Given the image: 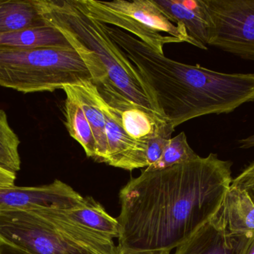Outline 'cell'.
Wrapping results in <instances>:
<instances>
[{"instance_id":"6da1fadb","label":"cell","mask_w":254,"mask_h":254,"mask_svg":"<svg viewBox=\"0 0 254 254\" xmlns=\"http://www.w3.org/2000/svg\"><path fill=\"white\" fill-rule=\"evenodd\" d=\"M232 162L216 154L155 171L120 192V250L172 251L210 222L233 181Z\"/></svg>"},{"instance_id":"7a4b0ae2","label":"cell","mask_w":254,"mask_h":254,"mask_svg":"<svg viewBox=\"0 0 254 254\" xmlns=\"http://www.w3.org/2000/svg\"><path fill=\"white\" fill-rule=\"evenodd\" d=\"M110 39L132 64L158 111L175 128L210 114H228L254 102V73H225L160 55L120 28L106 25Z\"/></svg>"},{"instance_id":"3957f363","label":"cell","mask_w":254,"mask_h":254,"mask_svg":"<svg viewBox=\"0 0 254 254\" xmlns=\"http://www.w3.org/2000/svg\"><path fill=\"white\" fill-rule=\"evenodd\" d=\"M34 1L45 21L61 31L83 58L93 83L109 81L130 101L163 116L137 70L110 39L105 24L89 16L79 0Z\"/></svg>"},{"instance_id":"277c9868","label":"cell","mask_w":254,"mask_h":254,"mask_svg":"<svg viewBox=\"0 0 254 254\" xmlns=\"http://www.w3.org/2000/svg\"><path fill=\"white\" fill-rule=\"evenodd\" d=\"M0 242L31 254H119L113 240L57 209L0 210Z\"/></svg>"},{"instance_id":"5b68a950","label":"cell","mask_w":254,"mask_h":254,"mask_svg":"<svg viewBox=\"0 0 254 254\" xmlns=\"http://www.w3.org/2000/svg\"><path fill=\"white\" fill-rule=\"evenodd\" d=\"M74 48L19 49L0 46V86L23 93L53 92L92 81Z\"/></svg>"},{"instance_id":"8992f818","label":"cell","mask_w":254,"mask_h":254,"mask_svg":"<svg viewBox=\"0 0 254 254\" xmlns=\"http://www.w3.org/2000/svg\"><path fill=\"white\" fill-rule=\"evenodd\" d=\"M79 2L94 19L129 33L160 55H164V46L168 43L185 42L201 49L185 27L176 24L155 0H79Z\"/></svg>"},{"instance_id":"52a82bcc","label":"cell","mask_w":254,"mask_h":254,"mask_svg":"<svg viewBox=\"0 0 254 254\" xmlns=\"http://www.w3.org/2000/svg\"><path fill=\"white\" fill-rule=\"evenodd\" d=\"M211 22L208 46L254 61V0H204Z\"/></svg>"},{"instance_id":"ba28073f","label":"cell","mask_w":254,"mask_h":254,"mask_svg":"<svg viewBox=\"0 0 254 254\" xmlns=\"http://www.w3.org/2000/svg\"><path fill=\"white\" fill-rule=\"evenodd\" d=\"M87 201L88 197L60 180L40 186H0V210H71Z\"/></svg>"},{"instance_id":"9c48e42d","label":"cell","mask_w":254,"mask_h":254,"mask_svg":"<svg viewBox=\"0 0 254 254\" xmlns=\"http://www.w3.org/2000/svg\"><path fill=\"white\" fill-rule=\"evenodd\" d=\"M94 85L103 99L114 110L127 134L133 140L146 144L161 133L175 131L174 127L164 116L130 101L109 81Z\"/></svg>"},{"instance_id":"30bf717a","label":"cell","mask_w":254,"mask_h":254,"mask_svg":"<svg viewBox=\"0 0 254 254\" xmlns=\"http://www.w3.org/2000/svg\"><path fill=\"white\" fill-rule=\"evenodd\" d=\"M95 95L105 119L107 140L106 164L128 171L144 167L146 168V144L133 140L127 134L114 110L103 99L97 87Z\"/></svg>"},{"instance_id":"8fae6325","label":"cell","mask_w":254,"mask_h":254,"mask_svg":"<svg viewBox=\"0 0 254 254\" xmlns=\"http://www.w3.org/2000/svg\"><path fill=\"white\" fill-rule=\"evenodd\" d=\"M212 222L232 237H252L254 234V204L243 189L231 184Z\"/></svg>"},{"instance_id":"7c38bea8","label":"cell","mask_w":254,"mask_h":254,"mask_svg":"<svg viewBox=\"0 0 254 254\" xmlns=\"http://www.w3.org/2000/svg\"><path fill=\"white\" fill-rule=\"evenodd\" d=\"M178 25H184L191 38L207 50L211 22L204 0H155Z\"/></svg>"},{"instance_id":"4fadbf2b","label":"cell","mask_w":254,"mask_h":254,"mask_svg":"<svg viewBox=\"0 0 254 254\" xmlns=\"http://www.w3.org/2000/svg\"><path fill=\"white\" fill-rule=\"evenodd\" d=\"M249 237L227 235L210 221L173 254H240Z\"/></svg>"},{"instance_id":"5bb4252c","label":"cell","mask_w":254,"mask_h":254,"mask_svg":"<svg viewBox=\"0 0 254 254\" xmlns=\"http://www.w3.org/2000/svg\"><path fill=\"white\" fill-rule=\"evenodd\" d=\"M74 97L80 103L86 115L96 142L95 161L105 163L107 158V140L105 119L97 101L96 86L92 81H84L74 85H68Z\"/></svg>"},{"instance_id":"9a60e30c","label":"cell","mask_w":254,"mask_h":254,"mask_svg":"<svg viewBox=\"0 0 254 254\" xmlns=\"http://www.w3.org/2000/svg\"><path fill=\"white\" fill-rule=\"evenodd\" d=\"M61 211L71 222L103 237L114 240L120 236L117 219L110 216L104 207L92 197H88L87 203L82 207Z\"/></svg>"},{"instance_id":"2e32d148","label":"cell","mask_w":254,"mask_h":254,"mask_svg":"<svg viewBox=\"0 0 254 254\" xmlns=\"http://www.w3.org/2000/svg\"><path fill=\"white\" fill-rule=\"evenodd\" d=\"M0 46L19 49L73 48L64 34L49 24L0 34Z\"/></svg>"},{"instance_id":"e0dca14e","label":"cell","mask_w":254,"mask_h":254,"mask_svg":"<svg viewBox=\"0 0 254 254\" xmlns=\"http://www.w3.org/2000/svg\"><path fill=\"white\" fill-rule=\"evenodd\" d=\"M65 93L64 102L65 125L73 139L78 142L88 158L96 159V142L90 124L79 101L74 97L69 86H64Z\"/></svg>"},{"instance_id":"ac0fdd59","label":"cell","mask_w":254,"mask_h":254,"mask_svg":"<svg viewBox=\"0 0 254 254\" xmlns=\"http://www.w3.org/2000/svg\"><path fill=\"white\" fill-rule=\"evenodd\" d=\"M47 24L34 0H0V34Z\"/></svg>"},{"instance_id":"d6986e66","label":"cell","mask_w":254,"mask_h":254,"mask_svg":"<svg viewBox=\"0 0 254 254\" xmlns=\"http://www.w3.org/2000/svg\"><path fill=\"white\" fill-rule=\"evenodd\" d=\"M19 144V137L10 128L7 114L0 109V169L14 174L20 170Z\"/></svg>"},{"instance_id":"ffe728a7","label":"cell","mask_w":254,"mask_h":254,"mask_svg":"<svg viewBox=\"0 0 254 254\" xmlns=\"http://www.w3.org/2000/svg\"><path fill=\"white\" fill-rule=\"evenodd\" d=\"M198 155L190 146L185 132L172 137L161 159L150 167H146L148 171L164 169L178 164L193 161Z\"/></svg>"},{"instance_id":"44dd1931","label":"cell","mask_w":254,"mask_h":254,"mask_svg":"<svg viewBox=\"0 0 254 254\" xmlns=\"http://www.w3.org/2000/svg\"><path fill=\"white\" fill-rule=\"evenodd\" d=\"M174 131H167L155 136L146 143V159L147 167L156 164L164 154Z\"/></svg>"},{"instance_id":"7402d4cb","label":"cell","mask_w":254,"mask_h":254,"mask_svg":"<svg viewBox=\"0 0 254 254\" xmlns=\"http://www.w3.org/2000/svg\"><path fill=\"white\" fill-rule=\"evenodd\" d=\"M231 184L244 190L254 204V161L233 179Z\"/></svg>"},{"instance_id":"603a6c76","label":"cell","mask_w":254,"mask_h":254,"mask_svg":"<svg viewBox=\"0 0 254 254\" xmlns=\"http://www.w3.org/2000/svg\"><path fill=\"white\" fill-rule=\"evenodd\" d=\"M16 174L0 169V186H14Z\"/></svg>"},{"instance_id":"cb8c5ba5","label":"cell","mask_w":254,"mask_h":254,"mask_svg":"<svg viewBox=\"0 0 254 254\" xmlns=\"http://www.w3.org/2000/svg\"><path fill=\"white\" fill-rule=\"evenodd\" d=\"M170 252L171 251L164 250V249L146 251L120 250L119 249V254H170Z\"/></svg>"},{"instance_id":"d4e9b609","label":"cell","mask_w":254,"mask_h":254,"mask_svg":"<svg viewBox=\"0 0 254 254\" xmlns=\"http://www.w3.org/2000/svg\"><path fill=\"white\" fill-rule=\"evenodd\" d=\"M0 254H31L0 242Z\"/></svg>"},{"instance_id":"484cf974","label":"cell","mask_w":254,"mask_h":254,"mask_svg":"<svg viewBox=\"0 0 254 254\" xmlns=\"http://www.w3.org/2000/svg\"><path fill=\"white\" fill-rule=\"evenodd\" d=\"M237 143L241 149H249L254 148V134L246 138L239 140Z\"/></svg>"},{"instance_id":"4316f807","label":"cell","mask_w":254,"mask_h":254,"mask_svg":"<svg viewBox=\"0 0 254 254\" xmlns=\"http://www.w3.org/2000/svg\"><path fill=\"white\" fill-rule=\"evenodd\" d=\"M240 254H254V234L249 237Z\"/></svg>"}]
</instances>
